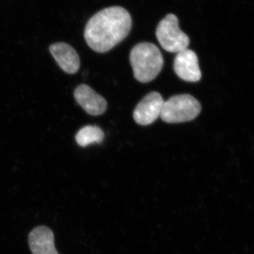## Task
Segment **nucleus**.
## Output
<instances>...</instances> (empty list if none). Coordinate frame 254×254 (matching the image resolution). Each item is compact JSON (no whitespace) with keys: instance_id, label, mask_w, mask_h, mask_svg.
Masks as SVG:
<instances>
[{"instance_id":"f257e3e1","label":"nucleus","mask_w":254,"mask_h":254,"mask_svg":"<svg viewBox=\"0 0 254 254\" xmlns=\"http://www.w3.org/2000/svg\"><path fill=\"white\" fill-rule=\"evenodd\" d=\"M131 26V15L125 8H105L93 15L87 23L85 40L97 53H107L128 36Z\"/></svg>"},{"instance_id":"f03ea898","label":"nucleus","mask_w":254,"mask_h":254,"mask_svg":"<svg viewBox=\"0 0 254 254\" xmlns=\"http://www.w3.org/2000/svg\"><path fill=\"white\" fill-rule=\"evenodd\" d=\"M129 59L133 76L141 83H148L155 79L164 64L161 52L158 47L150 43H138L133 47Z\"/></svg>"},{"instance_id":"7ed1b4c3","label":"nucleus","mask_w":254,"mask_h":254,"mask_svg":"<svg viewBox=\"0 0 254 254\" xmlns=\"http://www.w3.org/2000/svg\"><path fill=\"white\" fill-rule=\"evenodd\" d=\"M200 111L201 105L193 96L177 95L164 103L160 118L167 123H185L194 120Z\"/></svg>"},{"instance_id":"20e7f679","label":"nucleus","mask_w":254,"mask_h":254,"mask_svg":"<svg viewBox=\"0 0 254 254\" xmlns=\"http://www.w3.org/2000/svg\"><path fill=\"white\" fill-rule=\"evenodd\" d=\"M156 37L164 50L172 53H178L188 49L190 38L179 27V20L175 14L167 15L159 23Z\"/></svg>"},{"instance_id":"39448f33","label":"nucleus","mask_w":254,"mask_h":254,"mask_svg":"<svg viewBox=\"0 0 254 254\" xmlns=\"http://www.w3.org/2000/svg\"><path fill=\"white\" fill-rule=\"evenodd\" d=\"M165 101L158 92H151L137 105L133 119L140 125H149L160 117Z\"/></svg>"},{"instance_id":"423d86ee","label":"nucleus","mask_w":254,"mask_h":254,"mask_svg":"<svg viewBox=\"0 0 254 254\" xmlns=\"http://www.w3.org/2000/svg\"><path fill=\"white\" fill-rule=\"evenodd\" d=\"M174 70L184 81L197 82L201 78L198 57L191 50H185L177 54L174 61Z\"/></svg>"},{"instance_id":"0eeeda50","label":"nucleus","mask_w":254,"mask_h":254,"mask_svg":"<svg viewBox=\"0 0 254 254\" xmlns=\"http://www.w3.org/2000/svg\"><path fill=\"white\" fill-rule=\"evenodd\" d=\"M73 95L78 104L89 115L98 116L106 111L108 106L106 100L88 85L78 86Z\"/></svg>"},{"instance_id":"6e6552de","label":"nucleus","mask_w":254,"mask_h":254,"mask_svg":"<svg viewBox=\"0 0 254 254\" xmlns=\"http://www.w3.org/2000/svg\"><path fill=\"white\" fill-rule=\"evenodd\" d=\"M28 242L32 254H59L55 248L54 233L49 227H35L28 235Z\"/></svg>"},{"instance_id":"1a4fd4ad","label":"nucleus","mask_w":254,"mask_h":254,"mask_svg":"<svg viewBox=\"0 0 254 254\" xmlns=\"http://www.w3.org/2000/svg\"><path fill=\"white\" fill-rule=\"evenodd\" d=\"M50 52L64 72L73 74L80 67V58L76 50L67 43H57L50 46Z\"/></svg>"},{"instance_id":"9d476101","label":"nucleus","mask_w":254,"mask_h":254,"mask_svg":"<svg viewBox=\"0 0 254 254\" xmlns=\"http://www.w3.org/2000/svg\"><path fill=\"white\" fill-rule=\"evenodd\" d=\"M105 134L100 127L88 125L81 128L76 135V141L81 147L92 143H100L104 139Z\"/></svg>"}]
</instances>
